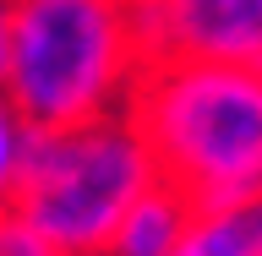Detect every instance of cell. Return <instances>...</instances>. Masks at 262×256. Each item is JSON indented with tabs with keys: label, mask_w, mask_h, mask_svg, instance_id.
<instances>
[{
	"label": "cell",
	"mask_w": 262,
	"mask_h": 256,
	"mask_svg": "<svg viewBox=\"0 0 262 256\" xmlns=\"http://www.w3.org/2000/svg\"><path fill=\"white\" fill-rule=\"evenodd\" d=\"M126 120L191 207L262 196V71L219 60H147Z\"/></svg>",
	"instance_id": "cell-1"
},
{
	"label": "cell",
	"mask_w": 262,
	"mask_h": 256,
	"mask_svg": "<svg viewBox=\"0 0 262 256\" xmlns=\"http://www.w3.org/2000/svg\"><path fill=\"white\" fill-rule=\"evenodd\" d=\"M131 0H11V65L0 98L22 126H82L126 114L142 77Z\"/></svg>",
	"instance_id": "cell-2"
},
{
	"label": "cell",
	"mask_w": 262,
	"mask_h": 256,
	"mask_svg": "<svg viewBox=\"0 0 262 256\" xmlns=\"http://www.w3.org/2000/svg\"><path fill=\"white\" fill-rule=\"evenodd\" d=\"M153 180V153L126 114L55 131L28 126L16 191L6 207H16L60 256H104L115 224Z\"/></svg>",
	"instance_id": "cell-3"
},
{
	"label": "cell",
	"mask_w": 262,
	"mask_h": 256,
	"mask_svg": "<svg viewBox=\"0 0 262 256\" xmlns=\"http://www.w3.org/2000/svg\"><path fill=\"white\" fill-rule=\"evenodd\" d=\"M147 60H219L262 71V0H131Z\"/></svg>",
	"instance_id": "cell-4"
},
{
	"label": "cell",
	"mask_w": 262,
	"mask_h": 256,
	"mask_svg": "<svg viewBox=\"0 0 262 256\" xmlns=\"http://www.w3.org/2000/svg\"><path fill=\"white\" fill-rule=\"evenodd\" d=\"M191 213L196 207L169 185V180H153V185L126 207V218L115 224L104 256H169L180 245V235H186V224H191Z\"/></svg>",
	"instance_id": "cell-5"
},
{
	"label": "cell",
	"mask_w": 262,
	"mask_h": 256,
	"mask_svg": "<svg viewBox=\"0 0 262 256\" xmlns=\"http://www.w3.org/2000/svg\"><path fill=\"white\" fill-rule=\"evenodd\" d=\"M169 256H262V196L235 207H196Z\"/></svg>",
	"instance_id": "cell-6"
},
{
	"label": "cell",
	"mask_w": 262,
	"mask_h": 256,
	"mask_svg": "<svg viewBox=\"0 0 262 256\" xmlns=\"http://www.w3.org/2000/svg\"><path fill=\"white\" fill-rule=\"evenodd\" d=\"M22 114L0 98V207L11 202V191H16V164H22Z\"/></svg>",
	"instance_id": "cell-7"
},
{
	"label": "cell",
	"mask_w": 262,
	"mask_h": 256,
	"mask_svg": "<svg viewBox=\"0 0 262 256\" xmlns=\"http://www.w3.org/2000/svg\"><path fill=\"white\" fill-rule=\"evenodd\" d=\"M0 256H60L16 207H0Z\"/></svg>",
	"instance_id": "cell-8"
},
{
	"label": "cell",
	"mask_w": 262,
	"mask_h": 256,
	"mask_svg": "<svg viewBox=\"0 0 262 256\" xmlns=\"http://www.w3.org/2000/svg\"><path fill=\"white\" fill-rule=\"evenodd\" d=\"M6 65H11V0H0V82H6Z\"/></svg>",
	"instance_id": "cell-9"
}]
</instances>
